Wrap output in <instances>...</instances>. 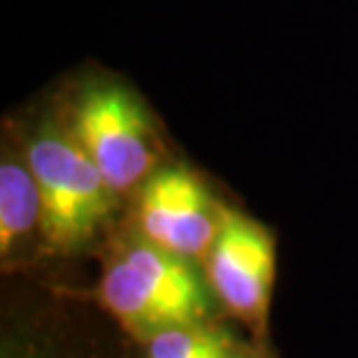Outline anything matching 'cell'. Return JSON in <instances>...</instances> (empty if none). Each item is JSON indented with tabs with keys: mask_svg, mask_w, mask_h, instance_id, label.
<instances>
[{
	"mask_svg": "<svg viewBox=\"0 0 358 358\" xmlns=\"http://www.w3.org/2000/svg\"><path fill=\"white\" fill-rule=\"evenodd\" d=\"M70 317L59 312H19L3 317L0 358H107L103 345L89 340Z\"/></svg>",
	"mask_w": 358,
	"mask_h": 358,
	"instance_id": "cell-7",
	"label": "cell"
},
{
	"mask_svg": "<svg viewBox=\"0 0 358 358\" xmlns=\"http://www.w3.org/2000/svg\"><path fill=\"white\" fill-rule=\"evenodd\" d=\"M133 196L135 233L203 266L226 214L205 179L182 163H163Z\"/></svg>",
	"mask_w": 358,
	"mask_h": 358,
	"instance_id": "cell-4",
	"label": "cell"
},
{
	"mask_svg": "<svg viewBox=\"0 0 358 358\" xmlns=\"http://www.w3.org/2000/svg\"><path fill=\"white\" fill-rule=\"evenodd\" d=\"M24 152L42 203V247L59 256L84 252L117 212L119 196L61 117L26 133Z\"/></svg>",
	"mask_w": 358,
	"mask_h": 358,
	"instance_id": "cell-2",
	"label": "cell"
},
{
	"mask_svg": "<svg viewBox=\"0 0 358 358\" xmlns=\"http://www.w3.org/2000/svg\"><path fill=\"white\" fill-rule=\"evenodd\" d=\"M233 358H270L266 352H263L261 347H252V345H242L238 349V354H235Z\"/></svg>",
	"mask_w": 358,
	"mask_h": 358,
	"instance_id": "cell-9",
	"label": "cell"
},
{
	"mask_svg": "<svg viewBox=\"0 0 358 358\" xmlns=\"http://www.w3.org/2000/svg\"><path fill=\"white\" fill-rule=\"evenodd\" d=\"M98 305L140 342L161 328L212 321L219 303L200 263L133 233L112 249L105 263Z\"/></svg>",
	"mask_w": 358,
	"mask_h": 358,
	"instance_id": "cell-1",
	"label": "cell"
},
{
	"mask_svg": "<svg viewBox=\"0 0 358 358\" xmlns=\"http://www.w3.org/2000/svg\"><path fill=\"white\" fill-rule=\"evenodd\" d=\"M203 270L217 303L247 326L256 342H263L277 270L275 240L268 228L226 207Z\"/></svg>",
	"mask_w": 358,
	"mask_h": 358,
	"instance_id": "cell-5",
	"label": "cell"
},
{
	"mask_svg": "<svg viewBox=\"0 0 358 358\" xmlns=\"http://www.w3.org/2000/svg\"><path fill=\"white\" fill-rule=\"evenodd\" d=\"M117 196H128L161 168L156 119L138 93L112 80L82 84L61 117Z\"/></svg>",
	"mask_w": 358,
	"mask_h": 358,
	"instance_id": "cell-3",
	"label": "cell"
},
{
	"mask_svg": "<svg viewBox=\"0 0 358 358\" xmlns=\"http://www.w3.org/2000/svg\"><path fill=\"white\" fill-rule=\"evenodd\" d=\"M140 345L142 358H233L242 347L214 319L161 328L140 340Z\"/></svg>",
	"mask_w": 358,
	"mask_h": 358,
	"instance_id": "cell-8",
	"label": "cell"
},
{
	"mask_svg": "<svg viewBox=\"0 0 358 358\" xmlns=\"http://www.w3.org/2000/svg\"><path fill=\"white\" fill-rule=\"evenodd\" d=\"M33 245H42L40 189L24 142L12 140L0 159V259L17 263Z\"/></svg>",
	"mask_w": 358,
	"mask_h": 358,
	"instance_id": "cell-6",
	"label": "cell"
}]
</instances>
